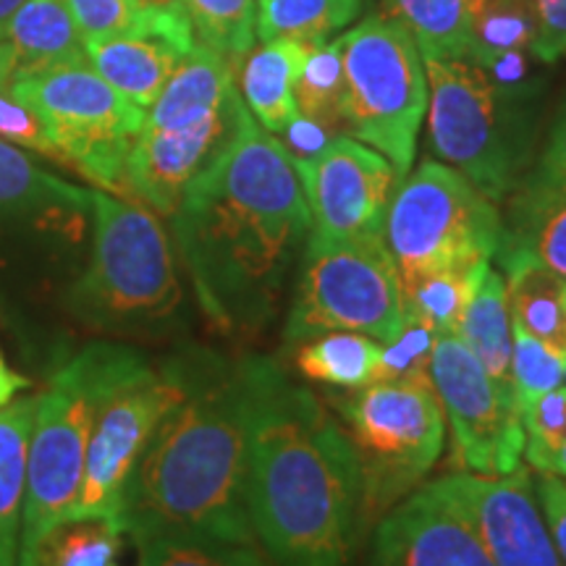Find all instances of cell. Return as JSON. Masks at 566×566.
<instances>
[{
    "mask_svg": "<svg viewBox=\"0 0 566 566\" xmlns=\"http://www.w3.org/2000/svg\"><path fill=\"white\" fill-rule=\"evenodd\" d=\"M171 226L205 317L223 334H258L279 313L313 216L294 155L247 111Z\"/></svg>",
    "mask_w": 566,
    "mask_h": 566,
    "instance_id": "6da1fadb",
    "label": "cell"
},
{
    "mask_svg": "<svg viewBox=\"0 0 566 566\" xmlns=\"http://www.w3.org/2000/svg\"><path fill=\"white\" fill-rule=\"evenodd\" d=\"M250 391L247 514L275 566H354L363 478L344 428L279 363L242 357Z\"/></svg>",
    "mask_w": 566,
    "mask_h": 566,
    "instance_id": "7a4b0ae2",
    "label": "cell"
},
{
    "mask_svg": "<svg viewBox=\"0 0 566 566\" xmlns=\"http://www.w3.org/2000/svg\"><path fill=\"white\" fill-rule=\"evenodd\" d=\"M181 365L179 399L163 415L126 488L124 533L258 543L247 514L250 391L242 359L189 349Z\"/></svg>",
    "mask_w": 566,
    "mask_h": 566,
    "instance_id": "3957f363",
    "label": "cell"
},
{
    "mask_svg": "<svg viewBox=\"0 0 566 566\" xmlns=\"http://www.w3.org/2000/svg\"><path fill=\"white\" fill-rule=\"evenodd\" d=\"M71 315L111 336L168 331L184 304L171 239L150 210L92 192V252L69 289Z\"/></svg>",
    "mask_w": 566,
    "mask_h": 566,
    "instance_id": "277c9868",
    "label": "cell"
},
{
    "mask_svg": "<svg viewBox=\"0 0 566 566\" xmlns=\"http://www.w3.org/2000/svg\"><path fill=\"white\" fill-rule=\"evenodd\" d=\"M134 346L97 342L61 365L40 396L27 451V491L19 554L66 520L84 478L92 428L122 380L145 363Z\"/></svg>",
    "mask_w": 566,
    "mask_h": 566,
    "instance_id": "5b68a950",
    "label": "cell"
},
{
    "mask_svg": "<svg viewBox=\"0 0 566 566\" xmlns=\"http://www.w3.org/2000/svg\"><path fill=\"white\" fill-rule=\"evenodd\" d=\"M428 76V137L446 166L501 202L525 179L533 129L520 97L470 59L422 55Z\"/></svg>",
    "mask_w": 566,
    "mask_h": 566,
    "instance_id": "8992f818",
    "label": "cell"
},
{
    "mask_svg": "<svg viewBox=\"0 0 566 566\" xmlns=\"http://www.w3.org/2000/svg\"><path fill=\"white\" fill-rule=\"evenodd\" d=\"M501 237L499 205L457 168L438 160H424L405 176L384 226L401 286L430 273L491 263Z\"/></svg>",
    "mask_w": 566,
    "mask_h": 566,
    "instance_id": "52a82bcc",
    "label": "cell"
},
{
    "mask_svg": "<svg viewBox=\"0 0 566 566\" xmlns=\"http://www.w3.org/2000/svg\"><path fill=\"white\" fill-rule=\"evenodd\" d=\"M344 63V124L391 160L401 179L417 153L428 76L412 32L394 17H373L338 38Z\"/></svg>",
    "mask_w": 566,
    "mask_h": 566,
    "instance_id": "ba28073f",
    "label": "cell"
},
{
    "mask_svg": "<svg viewBox=\"0 0 566 566\" xmlns=\"http://www.w3.org/2000/svg\"><path fill=\"white\" fill-rule=\"evenodd\" d=\"M363 478V520L407 499L443 454L446 420L430 386L370 384L336 401Z\"/></svg>",
    "mask_w": 566,
    "mask_h": 566,
    "instance_id": "9c48e42d",
    "label": "cell"
},
{
    "mask_svg": "<svg viewBox=\"0 0 566 566\" xmlns=\"http://www.w3.org/2000/svg\"><path fill=\"white\" fill-rule=\"evenodd\" d=\"M405 328V296L386 239L325 242L310 233L289 310L286 342L352 331L394 342Z\"/></svg>",
    "mask_w": 566,
    "mask_h": 566,
    "instance_id": "30bf717a",
    "label": "cell"
},
{
    "mask_svg": "<svg viewBox=\"0 0 566 566\" xmlns=\"http://www.w3.org/2000/svg\"><path fill=\"white\" fill-rule=\"evenodd\" d=\"M9 84L38 111L61 163L108 192L126 189V160L147 111L126 101L90 63L30 74Z\"/></svg>",
    "mask_w": 566,
    "mask_h": 566,
    "instance_id": "8fae6325",
    "label": "cell"
},
{
    "mask_svg": "<svg viewBox=\"0 0 566 566\" xmlns=\"http://www.w3.org/2000/svg\"><path fill=\"white\" fill-rule=\"evenodd\" d=\"M184 388L181 354L160 367L142 363L103 401L92 428L84 478L66 520H111L122 527L129 480L163 415ZM124 530V527H122Z\"/></svg>",
    "mask_w": 566,
    "mask_h": 566,
    "instance_id": "7c38bea8",
    "label": "cell"
},
{
    "mask_svg": "<svg viewBox=\"0 0 566 566\" xmlns=\"http://www.w3.org/2000/svg\"><path fill=\"white\" fill-rule=\"evenodd\" d=\"M430 384L449 420L459 470L501 478L522 467L525 428L514 394L495 384L457 334L436 336Z\"/></svg>",
    "mask_w": 566,
    "mask_h": 566,
    "instance_id": "4fadbf2b",
    "label": "cell"
},
{
    "mask_svg": "<svg viewBox=\"0 0 566 566\" xmlns=\"http://www.w3.org/2000/svg\"><path fill=\"white\" fill-rule=\"evenodd\" d=\"M313 237L325 242L384 239L386 212L405 181L386 155L352 137L328 139L321 150L294 158Z\"/></svg>",
    "mask_w": 566,
    "mask_h": 566,
    "instance_id": "5bb4252c",
    "label": "cell"
},
{
    "mask_svg": "<svg viewBox=\"0 0 566 566\" xmlns=\"http://www.w3.org/2000/svg\"><path fill=\"white\" fill-rule=\"evenodd\" d=\"M433 485L470 522L493 566H564L525 467L501 478L457 472Z\"/></svg>",
    "mask_w": 566,
    "mask_h": 566,
    "instance_id": "9a60e30c",
    "label": "cell"
},
{
    "mask_svg": "<svg viewBox=\"0 0 566 566\" xmlns=\"http://www.w3.org/2000/svg\"><path fill=\"white\" fill-rule=\"evenodd\" d=\"M247 105L237 95L226 108L200 122L153 129L142 126L126 160V189L160 216H174L184 192L208 171L237 134Z\"/></svg>",
    "mask_w": 566,
    "mask_h": 566,
    "instance_id": "2e32d148",
    "label": "cell"
},
{
    "mask_svg": "<svg viewBox=\"0 0 566 566\" xmlns=\"http://www.w3.org/2000/svg\"><path fill=\"white\" fill-rule=\"evenodd\" d=\"M367 566H493L470 522L430 483L375 527Z\"/></svg>",
    "mask_w": 566,
    "mask_h": 566,
    "instance_id": "e0dca14e",
    "label": "cell"
},
{
    "mask_svg": "<svg viewBox=\"0 0 566 566\" xmlns=\"http://www.w3.org/2000/svg\"><path fill=\"white\" fill-rule=\"evenodd\" d=\"M197 45L187 11H137L129 30L90 42V66L137 108L150 111L184 55Z\"/></svg>",
    "mask_w": 566,
    "mask_h": 566,
    "instance_id": "ac0fdd59",
    "label": "cell"
},
{
    "mask_svg": "<svg viewBox=\"0 0 566 566\" xmlns=\"http://www.w3.org/2000/svg\"><path fill=\"white\" fill-rule=\"evenodd\" d=\"M92 218V192L63 181L30 153L0 139V233L51 231L76 237Z\"/></svg>",
    "mask_w": 566,
    "mask_h": 566,
    "instance_id": "d6986e66",
    "label": "cell"
},
{
    "mask_svg": "<svg viewBox=\"0 0 566 566\" xmlns=\"http://www.w3.org/2000/svg\"><path fill=\"white\" fill-rule=\"evenodd\" d=\"M495 260L506 281L512 321L566 357V279L520 250H499Z\"/></svg>",
    "mask_w": 566,
    "mask_h": 566,
    "instance_id": "ffe728a7",
    "label": "cell"
},
{
    "mask_svg": "<svg viewBox=\"0 0 566 566\" xmlns=\"http://www.w3.org/2000/svg\"><path fill=\"white\" fill-rule=\"evenodd\" d=\"M313 45H302V42H265L260 51H250V59L242 66V101L252 118L279 137L296 122L300 111H296L294 84L296 76L307 61Z\"/></svg>",
    "mask_w": 566,
    "mask_h": 566,
    "instance_id": "44dd1931",
    "label": "cell"
},
{
    "mask_svg": "<svg viewBox=\"0 0 566 566\" xmlns=\"http://www.w3.org/2000/svg\"><path fill=\"white\" fill-rule=\"evenodd\" d=\"M6 42L17 55L13 74L90 63L69 0H24L6 30Z\"/></svg>",
    "mask_w": 566,
    "mask_h": 566,
    "instance_id": "7402d4cb",
    "label": "cell"
},
{
    "mask_svg": "<svg viewBox=\"0 0 566 566\" xmlns=\"http://www.w3.org/2000/svg\"><path fill=\"white\" fill-rule=\"evenodd\" d=\"M38 401L40 396H24L0 407V566L19 564L27 451Z\"/></svg>",
    "mask_w": 566,
    "mask_h": 566,
    "instance_id": "603a6c76",
    "label": "cell"
},
{
    "mask_svg": "<svg viewBox=\"0 0 566 566\" xmlns=\"http://www.w3.org/2000/svg\"><path fill=\"white\" fill-rule=\"evenodd\" d=\"M454 334L470 346L495 384L512 391V310L501 271L488 268Z\"/></svg>",
    "mask_w": 566,
    "mask_h": 566,
    "instance_id": "cb8c5ba5",
    "label": "cell"
},
{
    "mask_svg": "<svg viewBox=\"0 0 566 566\" xmlns=\"http://www.w3.org/2000/svg\"><path fill=\"white\" fill-rule=\"evenodd\" d=\"M499 250L533 254L541 265L566 279V195L516 187Z\"/></svg>",
    "mask_w": 566,
    "mask_h": 566,
    "instance_id": "d4e9b609",
    "label": "cell"
},
{
    "mask_svg": "<svg viewBox=\"0 0 566 566\" xmlns=\"http://www.w3.org/2000/svg\"><path fill=\"white\" fill-rule=\"evenodd\" d=\"M384 346L365 334L336 331L302 342L294 365L304 378L331 388L357 391L378 384Z\"/></svg>",
    "mask_w": 566,
    "mask_h": 566,
    "instance_id": "484cf974",
    "label": "cell"
},
{
    "mask_svg": "<svg viewBox=\"0 0 566 566\" xmlns=\"http://www.w3.org/2000/svg\"><path fill=\"white\" fill-rule=\"evenodd\" d=\"M483 0H388L394 19L401 21L422 55L467 59L472 27Z\"/></svg>",
    "mask_w": 566,
    "mask_h": 566,
    "instance_id": "4316f807",
    "label": "cell"
},
{
    "mask_svg": "<svg viewBox=\"0 0 566 566\" xmlns=\"http://www.w3.org/2000/svg\"><path fill=\"white\" fill-rule=\"evenodd\" d=\"M124 530L111 520H63L19 554L21 566H113Z\"/></svg>",
    "mask_w": 566,
    "mask_h": 566,
    "instance_id": "83f0119b",
    "label": "cell"
},
{
    "mask_svg": "<svg viewBox=\"0 0 566 566\" xmlns=\"http://www.w3.org/2000/svg\"><path fill=\"white\" fill-rule=\"evenodd\" d=\"M357 13L359 0H260L258 38L323 45L331 34L357 19Z\"/></svg>",
    "mask_w": 566,
    "mask_h": 566,
    "instance_id": "f1b7e54d",
    "label": "cell"
},
{
    "mask_svg": "<svg viewBox=\"0 0 566 566\" xmlns=\"http://www.w3.org/2000/svg\"><path fill=\"white\" fill-rule=\"evenodd\" d=\"M488 268H491V263L464 268V271L430 273L401 286L405 321L422 323L436 336L454 334Z\"/></svg>",
    "mask_w": 566,
    "mask_h": 566,
    "instance_id": "f546056e",
    "label": "cell"
},
{
    "mask_svg": "<svg viewBox=\"0 0 566 566\" xmlns=\"http://www.w3.org/2000/svg\"><path fill=\"white\" fill-rule=\"evenodd\" d=\"M296 111L304 122L334 137L344 124V63L338 40L313 45L294 84Z\"/></svg>",
    "mask_w": 566,
    "mask_h": 566,
    "instance_id": "4dcf8cb0",
    "label": "cell"
},
{
    "mask_svg": "<svg viewBox=\"0 0 566 566\" xmlns=\"http://www.w3.org/2000/svg\"><path fill=\"white\" fill-rule=\"evenodd\" d=\"M139 566H275L260 554L258 543H226L200 535H145L134 537Z\"/></svg>",
    "mask_w": 566,
    "mask_h": 566,
    "instance_id": "1f68e13d",
    "label": "cell"
},
{
    "mask_svg": "<svg viewBox=\"0 0 566 566\" xmlns=\"http://www.w3.org/2000/svg\"><path fill=\"white\" fill-rule=\"evenodd\" d=\"M535 17L525 0H483L467 59L488 69L509 53H533Z\"/></svg>",
    "mask_w": 566,
    "mask_h": 566,
    "instance_id": "d6a6232c",
    "label": "cell"
},
{
    "mask_svg": "<svg viewBox=\"0 0 566 566\" xmlns=\"http://www.w3.org/2000/svg\"><path fill=\"white\" fill-rule=\"evenodd\" d=\"M200 45L237 63L258 40V0H184Z\"/></svg>",
    "mask_w": 566,
    "mask_h": 566,
    "instance_id": "836d02e7",
    "label": "cell"
},
{
    "mask_svg": "<svg viewBox=\"0 0 566 566\" xmlns=\"http://www.w3.org/2000/svg\"><path fill=\"white\" fill-rule=\"evenodd\" d=\"M512 394L520 415L564 380L566 357L512 321Z\"/></svg>",
    "mask_w": 566,
    "mask_h": 566,
    "instance_id": "e575fe53",
    "label": "cell"
},
{
    "mask_svg": "<svg viewBox=\"0 0 566 566\" xmlns=\"http://www.w3.org/2000/svg\"><path fill=\"white\" fill-rule=\"evenodd\" d=\"M436 334L422 323L405 321L401 334L384 344L378 384H412L430 386V357H433Z\"/></svg>",
    "mask_w": 566,
    "mask_h": 566,
    "instance_id": "d590c367",
    "label": "cell"
},
{
    "mask_svg": "<svg viewBox=\"0 0 566 566\" xmlns=\"http://www.w3.org/2000/svg\"><path fill=\"white\" fill-rule=\"evenodd\" d=\"M522 428H525L522 457L537 472H546L551 459L566 443V388H554L530 405L522 412Z\"/></svg>",
    "mask_w": 566,
    "mask_h": 566,
    "instance_id": "8d00e7d4",
    "label": "cell"
},
{
    "mask_svg": "<svg viewBox=\"0 0 566 566\" xmlns=\"http://www.w3.org/2000/svg\"><path fill=\"white\" fill-rule=\"evenodd\" d=\"M0 139L21 147V150H32L59 160L38 111L9 82L0 84Z\"/></svg>",
    "mask_w": 566,
    "mask_h": 566,
    "instance_id": "74e56055",
    "label": "cell"
},
{
    "mask_svg": "<svg viewBox=\"0 0 566 566\" xmlns=\"http://www.w3.org/2000/svg\"><path fill=\"white\" fill-rule=\"evenodd\" d=\"M69 9L84 45L126 32L137 19L129 0H69Z\"/></svg>",
    "mask_w": 566,
    "mask_h": 566,
    "instance_id": "f35d334b",
    "label": "cell"
},
{
    "mask_svg": "<svg viewBox=\"0 0 566 566\" xmlns=\"http://www.w3.org/2000/svg\"><path fill=\"white\" fill-rule=\"evenodd\" d=\"M520 184L530 189H541V192L566 195V101L558 111L554 126H551L543 155L537 158L533 171Z\"/></svg>",
    "mask_w": 566,
    "mask_h": 566,
    "instance_id": "ab89813d",
    "label": "cell"
},
{
    "mask_svg": "<svg viewBox=\"0 0 566 566\" xmlns=\"http://www.w3.org/2000/svg\"><path fill=\"white\" fill-rule=\"evenodd\" d=\"M535 17L533 55L541 63H556L566 55V0H525Z\"/></svg>",
    "mask_w": 566,
    "mask_h": 566,
    "instance_id": "60d3db41",
    "label": "cell"
},
{
    "mask_svg": "<svg viewBox=\"0 0 566 566\" xmlns=\"http://www.w3.org/2000/svg\"><path fill=\"white\" fill-rule=\"evenodd\" d=\"M535 495L541 512L546 516V525L554 537V546L562 556V564L566 566V483L556 475H546L541 472L535 480Z\"/></svg>",
    "mask_w": 566,
    "mask_h": 566,
    "instance_id": "b9f144b4",
    "label": "cell"
},
{
    "mask_svg": "<svg viewBox=\"0 0 566 566\" xmlns=\"http://www.w3.org/2000/svg\"><path fill=\"white\" fill-rule=\"evenodd\" d=\"M27 386H30V380H27L24 375H19L17 370H11L9 363L3 359V354H0V407L11 405V401L17 399V394L24 391Z\"/></svg>",
    "mask_w": 566,
    "mask_h": 566,
    "instance_id": "7bdbcfd3",
    "label": "cell"
},
{
    "mask_svg": "<svg viewBox=\"0 0 566 566\" xmlns=\"http://www.w3.org/2000/svg\"><path fill=\"white\" fill-rule=\"evenodd\" d=\"M137 11H187L184 0H129Z\"/></svg>",
    "mask_w": 566,
    "mask_h": 566,
    "instance_id": "ee69618b",
    "label": "cell"
},
{
    "mask_svg": "<svg viewBox=\"0 0 566 566\" xmlns=\"http://www.w3.org/2000/svg\"><path fill=\"white\" fill-rule=\"evenodd\" d=\"M13 66H17V55H13V48L6 40H0V84L11 80Z\"/></svg>",
    "mask_w": 566,
    "mask_h": 566,
    "instance_id": "f6af8a7d",
    "label": "cell"
},
{
    "mask_svg": "<svg viewBox=\"0 0 566 566\" xmlns=\"http://www.w3.org/2000/svg\"><path fill=\"white\" fill-rule=\"evenodd\" d=\"M24 0H0V40H6V30H9L13 13H17Z\"/></svg>",
    "mask_w": 566,
    "mask_h": 566,
    "instance_id": "bcb514c9",
    "label": "cell"
},
{
    "mask_svg": "<svg viewBox=\"0 0 566 566\" xmlns=\"http://www.w3.org/2000/svg\"><path fill=\"white\" fill-rule=\"evenodd\" d=\"M546 475H556V478H566V443L562 446V449L556 451L554 459L548 462V470Z\"/></svg>",
    "mask_w": 566,
    "mask_h": 566,
    "instance_id": "7dc6e473",
    "label": "cell"
},
{
    "mask_svg": "<svg viewBox=\"0 0 566 566\" xmlns=\"http://www.w3.org/2000/svg\"><path fill=\"white\" fill-rule=\"evenodd\" d=\"M17 566H21V564H17Z\"/></svg>",
    "mask_w": 566,
    "mask_h": 566,
    "instance_id": "c3c4849f",
    "label": "cell"
}]
</instances>
